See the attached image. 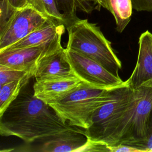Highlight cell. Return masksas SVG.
I'll use <instances>...</instances> for the list:
<instances>
[{
    "mask_svg": "<svg viewBox=\"0 0 152 152\" xmlns=\"http://www.w3.org/2000/svg\"><path fill=\"white\" fill-rule=\"evenodd\" d=\"M24 87L0 115L1 136H15L31 144L78 128L64 121L49 104L34 96L33 89Z\"/></svg>",
    "mask_w": 152,
    "mask_h": 152,
    "instance_id": "6da1fadb",
    "label": "cell"
},
{
    "mask_svg": "<svg viewBox=\"0 0 152 152\" xmlns=\"http://www.w3.org/2000/svg\"><path fill=\"white\" fill-rule=\"evenodd\" d=\"M134 90L131 102L103 143L107 145L127 144L137 147L145 140L152 111V80Z\"/></svg>",
    "mask_w": 152,
    "mask_h": 152,
    "instance_id": "7a4b0ae2",
    "label": "cell"
},
{
    "mask_svg": "<svg viewBox=\"0 0 152 152\" xmlns=\"http://www.w3.org/2000/svg\"><path fill=\"white\" fill-rule=\"evenodd\" d=\"M66 28L68 33L67 49L97 62L112 74L119 77L121 62L114 52L110 42L96 24L80 18Z\"/></svg>",
    "mask_w": 152,
    "mask_h": 152,
    "instance_id": "3957f363",
    "label": "cell"
},
{
    "mask_svg": "<svg viewBox=\"0 0 152 152\" xmlns=\"http://www.w3.org/2000/svg\"><path fill=\"white\" fill-rule=\"evenodd\" d=\"M113 88H97L83 83L66 97L49 105L69 125L86 130L91 126L94 112L108 100Z\"/></svg>",
    "mask_w": 152,
    "mask_h": 152,
    "instance_id": "277c9868",
    "label": "cell"
},
{
    "mask_svg": "<svg viewBox=\"0 0 152 152\" xmlns=\"http://www.w3.org/2000/svg\"><path fill=\"white\" fill-rule=\"evenodd\" d=\"M134 92L127 80L123 85L114 88L108 100L94 112L91 126L84 130L88 138L103 142L129 105Z\"/></svg>",
    "mask_w": 152,
    "mask_h": 152,
    "instance_id": "5b68a950",
    "label": "cell"
},
{
    "mask_svg": "<svg viewBox=\"0 0 152 152\" xmlns=\"http://www.w3.org/2000/svg\"><path fill=\"white\" fill-rule=\"evenodd\" d=\"M66 50L75 75L83 83L100 88H113L125 84V81L112 74L97 62L73 50Z\"/></svg>",
    "mask_w": 152,
    "mask_h": 152,
    "instance_id": "8992f818",
    "label": "cell"
},
{
    "mask_svg": "<svg viewBox=\"0 0 152 152\" xmlns=\"http://www.w3.org/2000/svg\"><path fill=\"white\" fill-rule=\"evenodd\" d=\"M49 20L28 5L18 10L0 29V52L41 27Z\"/></svg>",
    "mask_w": 152,
    "mask_h": 152,
    "instance_id": "52a82bcc",
    "label": "cell"
},
{
    "mask_svg": "<svg viewBox=\"0 0 152 152\" xmlns=\"http://www.w3.org/2000/svg\"><path fill=\"white\" fill-rule=\"evenodd\" d=\"M62 37L53 42L37 46L13 49H5L0 52V65L17 70L34 71L40 58L50 49L61 44Z\"/></svg>",
    "mask_w": 152,
    "mask_h": 152,
    "instance_id": "ba28073f",
    "label": "cell"
},
{
    "mask_svg": "<svg viewBox=\"0 0 152 152\" xmlns=\"http://www.w3.org/2000/svg\"><path fill=\"white\" fill-rule=\"evenodd\" d=\"M34 77L36 81L77 77L61 44L45 53L37 62Z\"/></svg>",
    "mask_w": 152,
    "mask_h": 152,
    "instance_id": "9c48e42d",
    "label": "cell"
},
{
    "mask_svg": "<svg viewBox=\"0 0 152 152\" xmlns=\"http://www.w3.org/2000/svg\"><path fill=\"white\" fill-rule=\"evenodd\" d=\"M88 141L85 131L76 128L68 129L37 141L39 144L31 151L80 152ZM37 142V141H36Z\"/></svg>",
    "mask_w": 152,
    "mask_h": 152,
    "instance_id": "30bf717a",
    "label": "cell"
},
{
    "mask_svg": "<svg viewBox=\"0 0 152 152\" xmlns=\"http://www.w3.org/2000/svg\"><path fill=\"white\" fill-rule=\"evenodd\" d=\"M83 82L77 77L36 81L33 86L34 96L49 104L66 97Z\"/></svg>",
    "mask_w": 152,
    "mask_h": 152,
    "instance_id": "8fae6325",
    "label": "cell"
},
{
    "mask_svg": "<svg viewBox=\"0 0 152 152\" xmlns=\"http://www.w3.org/2000/svg\"><path fill=\"white\" fill-rule=\"evenodd\" d=\"M138 53L135 66L127 81L135 89L144 83L152 80V33L146 30L138 40Z\"/></svg>",
    "mask_w": 152,
    "mask_h": 152,
    "instance_id": "7c38bea8",
    "label": "cell"
},
{
    "mask_svg": "<svg viewBox=\"0 0 152 152\" xmlns=\"http://www.w3.org/2000/svg\"><path fill=\"white\" fill-rule=\"evenodd\" d=\"M65 28V25L57 24L49 20L43 26L31 32L6 49L37 46L49 43L58 37H62Z\"/></svg>",
    "mask_w": 152,
    "mask_h": 152,
    "instance_id": "4fadbf2b",
    "label": "cell"
},
{
    "mask_svg": "<svg viewBox=\"0 0 152 152\" xmlns=\"http://www.w3.org/2000/svg\"><path fill=\"white\" fill-rule=\"evenodd\" d=\"M107 8L113 16L116 29L122 33L131 21L132 14L131 0H106Z\"/></svg>",
    "mask_w": 152,
    "mask_h": 152,
    "instance_id": "5bb4252c",
    "label": "cell"
},
{
    "mask_svg": "<svg viewBox=\"0 0 152 152\" xmlns=\"http://www.w3.org/2000/svg\"><path fill=\"white\" fill-rule=\"evenodd\" d=\"M27 5L33 8L52 21L66 27L67 22L59 11L55 0H27Z\"/></svg>",
    "mask_w": 152,
    "mask_h": 152,
    "instance_id": "9a60e30c",
    "label": "cell"
},
{
    "mask_svg": "<svg viewBox=\"0 0 152 152\" xmlns=\"http://www.w3.org/2000/svg\"><path fill=\"white\" fill-rule=\"evenodd\" d=\"M30 79V78H25L0 86V115L18 96Z\"/></svg>",
    "mask_w": 152,
    "mask_h": 152,
    "instance_id": "2e32d148",
    "label": "cell"
},
{
    "mask_svg": "<svg viewBox=\"0 0 152 152\" xmlns=\"http://www.w3.org/2000/svg\"><path fill=\"white\" fill-rule=\"evenodd\" d=\"M32 77H34V73L32 72L11 69L0 65V86L25 78Z\"/></svg>",
    "mask_w": 152,
    "mask_h": 152,
    "instance_id": "e0dca14e",
    "label": "cell"
},
{
    "mask_svg": "<svg viewBox=\"0 0 152 152\" xmlns=\"http://www.w3.org/2000/svg\"><path fill=\"white\" fill-rule=\"evenodd\" d=\"M58 7L67 22V27L80 18L77 15V0H55Z\"/></svg>",
    "mask_w": 152,
    "mask_h": 152,
    "instance_id": "ac0fdd59",
    "label": "cell"
},
{
    "mask_svg": "<svg viewBox=\"0 0 152 152\" xmlns=\"http://www.w3.org/2000/svg\"><path fill=\"white\" fill-rule=\"evenodd\" d=\"M77 9L90 14L94 10H100L101 7L107 8L106 0H77Z\"/></svg>",
    "mask_w": 152,
    "mask_h": 152,
    "instance_id": "d6986e66",
    "label": "cell"
},
{
    "mask_svg": "<svg viewBox=\"0 0 152 152\" xmlns=\"http://www.w3.org/2000/svg\"><path fill=\"white\" fill-rule=\"evenodd\" d=\"M142 152H152V111L150 114L145 140L137 145Z\"/></svg>",
    "mask_w": 152,
    "mask_h": 152,
    "instance_id": "ffe728a7",
    "label": "cell"
},
{
    "mask_svg": "<svg viewBox=\"0 0 152 152\" xmlns=\"http://www.w3.org/2000/svg\"><path fill=\"white\" fill-rule=\"evenodd\" d=\"M133 9L138 12H152V0H131Z\"/></svg>",
    "mask_w": 152,
    "mask_h": 152,
    "instance_id": "44dd1931",
    "label": "cell"
},
{
    "mask_svg": "<svg viewBox=\"0 0 152 152\" xmlns=\"http://www.w3.org/2000/svg\"><path fill=\"white\" fill-rule=\"evenodd\" d=\"M108 147L110 152H142L139 148L127 144L108 145Z\"/></svg>",
    "mask_w": 152,
    "mask_h": 152,
    "instance_id": "7402d4cb",
    "label": "cell"
},
{
    "mask_svg": "<svg viewBox=\"0 0 152 152\" xmlns=\"http://www.w3.org/2000/svg\"><path fill=\"white\" fill-rule=\"evenodd\" d=\"M14 9L18 10L27 5V0H2Z\"/></svg>",
    "mask_w": 152,
    "mask_h": 152,
    "instance_id": "603a6c76",
    "label": "cell"
}]
</instances>
